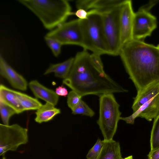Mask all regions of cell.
Segmentation results:
<instances>
[{
    "label": "cell",
    "instance_id": "obj_1",
    "mask_svg": "<svg viewBox=\"0 0 159 159\" xmlns=\"http://www.w3.org/2000/svg\"><path fill=\"white\" fill-rule=\"evenodd\" d=\"M62 82L82 97L128 92L107 74L99 72L85 49L77 53L70 72Z\"/></svg>",
    "mask_w": 159,
    "mask_h": 159
},
{
    "label": "cell",
    "instance_id": "obj_2",
    "mask_svg": "<svg viewBox=\"0 0 159 159\" xmlns=\"http://www.w3.org/2000/svg\"><path fill=\"white\" fill-rule=\"evenodd\" d=\"M119 55L137 91L159 80V49L134 39L121 47Z\"/></svg>",
    "mask_w": 159,
    "mask_h": 159
},
{
    "label": "cell",
    "instance_id": "obj_3",
    "mask_svg": "<svg viewBox=\"0 0 159 159\" xmlns=\"http://www.w3.org/2000/svg\"><path fill=\"white\" fill-rule=\"evenodd\" d=\"M34 13L44 27L51 30L65 22L68 17L75 15L66 0H18Z\"/></svg>",
    "mask_w": 159,
    "mask_h": 159
},
{
    "label": "cell",
    "instance_id": "obj_4",
    "mask_svg": "<svg viewBox=\"0 0 159 159\" xmlns=\"http://www.w3.org/2000/svg\"><path fill=\"white\" fill-rule=\"evenodd\" d=\"M132 108L133 113L120 120L133 124L137 117L152 121L159 116V80L155 81L137 91Z\"/></svg>",
    "mask_w": 159,
    "mask_h": 159
},
{
    "label": "cell",
    "instance_id": "obj_5",
    "mask_svg": "<svg viewBox=\"0 0 159 159\" xmlns=\"http://www.w3.org/2000/svg\"><path fill=\"white\" fill-rule=\"evenodd\" d=\"M88 11V18L80 19L83 36L82 47L84 49L101 55H109L104 36L101 14L94 10Z\"/></svg>",
    "mask_w": 159,
    "mask_h": 159
},
{
    "label": "cell",
    "instance_id": "obj_6",
    "mask_svg": "<svg viewBox=\"0 0 159 159\" xmlns=\"http://www.w3.org/2000/svg\"><path fill=\"white\" fill-rule=\"evenodd\" d=\"M120 107L113 93L99 97V116L97 123L104 141L113 139L121 114Z\"/></svg>",
    "mask_w": 159,
    "mask_h": 159
},
{
    "label": "cell",
    "instance_id": "obj_7",
    "mask_svg": "<svg viewBox=\"0 0 159 159\" xmlns=\"http://www.w3.org/2000/svg\"><path fill=\"white\" fill-rule=\"evenodd\" d=\"M121 6L100 13L104 36L109 55H119L121 47L120 25Z\"/></svg>",
    "mask_w": 159,
    "mask_h": 159
},
{
    "label": "cell",
    "instance_id": "obj_8",
    "mask_svg": "<svg viewBox=\"0 0 159 159\" xmlns=\"http://www.w3.org/2000/svg\"><path fill=\"white\" fill-rule=\"evenodd\" d=\"M28 141V129L17 124H0V155L9 151H16L18 147Z\"/></svg>",
    "mask_w": 159,
    "mask_h": 159
},
{
    "label": "cell",
    "instance_id": "obj_9",
    "mask_svg": "<svg viewBox=\"0 0 159 159\" xmlns=\"http://www.w3.org/2000/svg\"><path fill=\"white\" fill-rule=\"evenodd\" d=\"M46 36L55 38L62 45L74 44L82 47L83 36L80 19L65 22L47 33Z\"/></svg>",
    "mask_w": 159,
    "mask_h": 159
},
{
    "label": "cell",
    "instance_id": "obj_10",
    "mask_svg": "<svg viewBox=\"0 0 159 159\" xmlns=\"http://www.w3.org/2000/svg\"><path fill=\"white\" fill-rule=\"evenodd\" d=\"M157 26L156 17L147 8L140 7L134 13L132 31L133 39L143 41L146 37L151 35Z\"/></svg>",
    "mask_w": 159,
    "mask_h": 159
},
{
    "label": "cell",
    "instance_id": "obj_11",
    "mask_svg": "<svg viewBox=\"0 0 159 159\" xmlns=\"http://www.w3.org/2000/svg\"><path fill=\"white\" fill-rule=\"evenodd\" d=\"M134 14L132 1L125 0L121 6L120 17L121 47L133 39L132 31Z\"/></svg>",
    "mask_w": 159,
    "mask_h": 159
},
{
    "label": "cell",
    "instance_id": "obj_12",
    "mask_svg": "<svg viewBox=\"0 0 159 159\" xmlns=\"http://www.w3.org/2000/svg\"><path fill=\"white\" fill-rule=\"evenodd\" d=\"M125 0H80L76 2L78 9L91 10L102 13L121 6Z\"/></svg>",
    "mask_w": 159,
    "mask_h": 159
},
{
    "label": "cell",
    "instance_id": "obj_13",
    "mask_svg": "<svg viewBox=\"0 0 159 159\" xmlns=\"http://www.w3.org/2000/svg\"><path fill=\"white\" fill-rule=\"evenodd\" d=\"M0 74L13 88L23 91L26 90L28 84L26 80L7 62L1 54L0 56Z\"/></svg>",
    "mask_w": 159,
    "mask_h": 159
},
{
    "label": "cell",
    "instance_id": "obj_14",
    "mask_svg": "<svg viewBox=\"0 0 159 159\" xmlns=\"http://www.w3.org/2000/svg\"><path fill=\"white\" fill-rule=\"evenodd\" d=\"M29 86L37 98L42 99L54 106L57 104L59 96L54 90L46 87L36 80L31 81Z\"/></svg>",
    "mask_w": 159,
    "mask_h": 159
},
{
    "label": "cell",
    "instance_id": "obj_15",
    "mask_svg": "<svg viewBox=\"0 0 159 159\" xmlns=\"http://www.w3.org/2000/svg\"><path fill=\"white\" fill-rule=\"evenodd\" d=\"M0 101L13 108L17 114L21 113L25 111L14 90L2 84L0 85Z\"/></svg>",
    "mask_w": 159,
    "mask_h": 159
},
{
    "label": "cell",
    "instance_id": "obj_16",
    "mask_svg": "<svg viewBox=\"0 0 159 159\" xmlns=\"http://www.w3.org/2000/svg\"><path fill=\"white\" fill-rule=\"evenodd\" d=\"M103 140L102 150L96 159H123L119 142L113 139Z\"/></svg>",
    "mask_w": 159,
    "mask_h": 159
},
{
    "label": "cell",
    "instance_id": "obj_17",
    "mask_svg": "<svg viewBox=\"0 0 159 159\" xmlns=\"http://www.w3.org/2000/svg\"><path fill=\"white\" fill-rule=\"evenodd\" d=\"M61 113L59 109L57 108L51 104L46 102L43 105L35 112V121L38 123L48 122L57 115Z\"/></svg>",
    "mask_w": 159,
    "mask_h": 159
},
{
    "label": "cell",
    "instance_id": "obj_18",
    "mask_svg": "<svg viewBox=\"0 0 159 159\" xmlns=\"http://www.w3.org/2000/svg\"><path fill=\"white\" fill-rule=\"evenodd\" d=\"M74 61V57H71L61 63L51 64L44 74L46 75L53 73L56 77L64 79L68 75Z\"/></svg>",
    "mask_w": 159,
    "mask_h": 159
},
{
    "label": "cell",
    "instance_id": "obj_19",
    "mask_svg": "<svg viewBox=\"0 0 159 159\" xmlns=\"http://www.w3.org/2000/svg\"><path fill=\"white\" fill-rule=\"evenodd\" d=\"M14 92L25 111L38 110L43 105L36 98L14 90Z\"/></svg>",
    "mask_w": 159,
    "mask_h": 159
},
{
    "label": "cell",
    "instance_id": "obj_20",
    "mask_svg": "<svg viewBox=\"0 0 159 159\" xmlns=\"http://www.w3.org/2000/svg\"><path fill=\"white\" fill-rule=\"evenodd\" d=\"M150 151L159 148V116L154 119L150 139Z\"/></svg>",
    "mask_w": 159,
    "mask_h": 159
},
{
    "label": "cell",
    "instance_id": "obj_21",
    "mask_svg": "<svg viewBox=\"0 0 159 159\" xmlns=\"http://www.w3.org/2000/svg\"><path fill=\"white\" fill-rule=\"evenodd\" d=\"M0 112L1 119L3 124L9 125L10 117L17 114L16 111L12 107L0 101Z\"/></svg>",
    "mask_w": 159,
    "mask_h": 159
},
{
    "label": "cell",
    "instance_id": "obj_22",
    "mask_svg": "<svg viewBox=\"0 0 159 159\" xmlns=\"http://www.w3.org/2000/svg\"><path fill=\"white\" fill-rule=\"evenodd\" d=\"M72 114L74 115L80 114L90 117L93 116L95 115L94 111L82 100L72 110Z\"/></svg>",
    "mask_w": 159,
    "mask_h": 159
},
{
    "label": "cell",
    "instance_id": "obj_23",
    "mask_svg": "<svg viewBox=\"0 0 159 159\" xmlns=\"http://www.w3.org/2000/svg\"><path fill=\"white\" fill-rule=\"evenodd\" d=\"M44 40L54 55L57 57L61 52V47L62 45L61 43L55 38L46 36L44 37Z\"/></svg>",
    "mask_w": 159,
    "mask_h": 159
},
{
    "label": "cell",
    "instance_id": "obj_24",
    "mask_svg": "<svg viewBox=\"0 0 159 159\" xmlns=\"http://www.w3.org/2000/svg\"><path fill=\"white\" fill-rule=\"evenodd\" d=\"M103 144V140L98 139L96 143L88 152L86 157L87 159H96L100 153Z\"/></svg>",
    "mask_w": 159,
    "mask_h": 159
},
{
    "label": "cell",
    "instance_id": "obj_25",
    "mask_svg": "<svg viewBox=\"0 0 159 159\" xmlns=\"http://www.w3.org/2000/svg\"><path fill=\"white\" fill-rule=\"evenodd\" d=\"M82 97L74 91L72 90L69 92L67 95V104L71 110L78 104Z\"/></svg>",
    "mask_w": 159,
    "mask_h": 159
},
{
    "label": "cell",
    "instance_id": "obj_26",
    "mask_svg": "<svg viewBox=\"0 0 159 159\" xmlns=\"http://www.w3.org/2000/svg\"><path fill=\"white\" fill-rule=\"evenodd\" d=\"M101 55L93 53L90 54V58L92 63L96 69L100 73L105 74L103 69V65L102 61Z\"/></svg>",
    "mask_w": 159,
    "mask_h": 159
},
{
    "label": "cell",
    "instance_id": "obj_27",
    "mask_svg": "<svg viewBox=\"0 0 159 159\" xmlns=\"http://www.w3.org/2000/svg\"><path fill=\"white\" fill-rule=\"evenodd\" d=\"M75 15L80 19L85 20L88 18V12L83 9H78L75 12Z\"/></svg>",
    "mask_w": 159,
    "mask_h": 159
},
{
    "label": "cell",
    "instance_id": "obj_28",
    "mask_svg": "<svg viewBox=\"0 0 159 159\" xmlns=\"http://www.w3.org/2000/svg\"><path fill=\"white\" fill-rule=\"evenodd\" d=\"M55 92L58 96L66 97L68 94L67 89L63 86L56 88Z\"/></svg>",
    "mask_w": 159,
    "mask_h": 159
},
{
    "label": "cell",
    "instance_id": "obj_29",
    "mask_svg": "<svg viewBox=\"0 0 159 159\" xmlns=\"http://www.w3.org/2000/svg\"><path fill=\"white\" fill-rule=\"evenodd\" d=\"M148 159H159V148L150 151L148 155Z\"/></svg>",
    "mask_w": 159,
    "mask_h": 159
},
{
    "label": "cell",
    "instance_id": "obj_30",
    "mask_svg": "<svg viewBox=\"0 0 159 159\" xmlns=\"http://www.w3.org/2000/svg\"><path fill=\"white\" fill-rule=\"evenodd\" d=\"M123 159H133L132 156H129L126 157L124 158Z\"/></svg>",
    "mask_w": 159,
    "mask_h": 159
},
{
    "label": "cell",
    "instance_id": "obj_31",
    "mask_svg": "<svg viewBox=\"0 0 159 159\" xmlns=\"http://www.w3.org/2000/svg\"><path fill=\"white\" fill-rule=\"evenodd\" d=\"M157 47L159 49V44H158Z\"/></svg>",
    "mask_w": 159,
    "mask_h": 159
},
{
    "label": "cell",
    "instance_id": "obj_32",
    "mask_svg": "<svg viewBox=\"0 0 159 159\" xmlns=\"http://www.w3.org/2000/svg\"><path fill=\"white\" fill-rule=\"evenodd\" d=\"M2 159H6L5 157H3Z\"/></svg>",
    "mask_w": 159,
    "mask_h": 159
}]
</instances>
